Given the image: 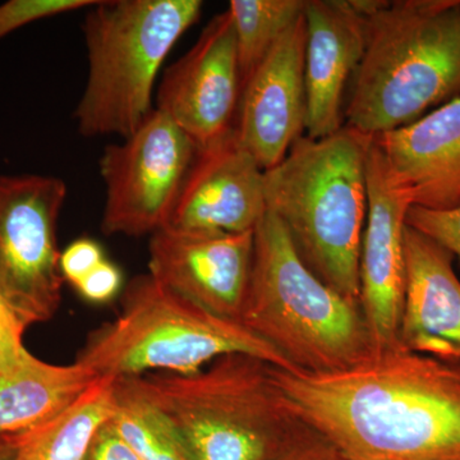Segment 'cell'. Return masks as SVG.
I'll return each mask as SVG.
<instances>
[{
  "label": "cell",
  "mask_w": 460,
  "mask_h": 460,
  "mask_svg": "<svg viewBox=\"0 0 460 460\" xmlns=\"http://www.w3.org/2000/svg\"><path fill=\"white\" fill-rule=\"evenodd\" d=\"M290 413L349 460H460V365L401 347L347 370L275 367Z\"/></svg>",
  "instance_id": "obj_1"
},
{
  "label": "cell",
  "mask_w": 460,
  "mask_h": 460,
  "mask_svg": "<svg viewBox=\"0 0 460 460\" xmlns=\"http://www.w3.org/2000/svg\"><path fill=\"white\" fill-rule=\"evenodd\" d=\"M366 45L344 126L374 136L460 98V0H358Z\"/></svg>",
  "instance_id": "obj_2"
},
{
  "label": "cell",
  "mask_w": 460,
  "mask_h": 460,
  "mask_svg": "<svg viewBox=\"0 0 460 460\" xmlns=\"http://www.w3.org/2000/svg\"><path fill=\"white\" fill-rule=\"evenodd\" d=\"M371 144L348 126L317 140L302 136L263 174L266 211L283 224L305 265L357 304Z\"/></svg>",
  "instance_id": "obj_3"
},
{
  "label": "cell",
  "mask_w": 460,
  "mask_h": 460,
  "mask_svg": "<svg viewBox=\"0 0 460 460\" xmlns=\"http://www.w3.org/2000/svg\"><path fill=\"white\" fill-rule=\"evenodd\" d=\"M239 323L293 370H347L375 352L361 305L317 277L269 211L255 229L252 274Z\"/></svg>",
  "instance_id": "obj_4"
},
{
  "label": "cell",
  "mask_w": 460,
  "mask_h": 460,
  "mask_svg": "<svg viewBox=\"0 0 460 460\" xmlns=\"http://www.w3.org/2000/svg\"><path fill=\"white\" fill-rule=\"evenodd\" d=\"M274 370L259 357L230 353L196 374L126 378L172 420L193 460H274L305 428Z\"/></svg>",
  "instance_id": "obj_5"
},
{
  "label": "cell",
  "mask_w": 460,
  "mask_h": 460,
  "mask_svg": "<svg viewBox=\"0 0 460 460\" xmlns=\"http://www.w3.org/2000/svg\"><path fill=\"white\" fill-rule=\"evenodd\" d=\"M230 353L251 354L295 372L238 321L208 313L145 274L127 284L117 319L90 332L75 362L98 377L190 375Z\"/></svg>",
  "instance_id": "obj_6"
},
{
  "label": "cell",
  "mask_w": 460,
  "mask_h": 460,
  "mask_svg": "<svg viewBox=\"0 0 460 460\" xmlns=\"http://www.w3.org/2000/svg\"><path fill=\"white\" fill-rule=\"evenodd\" d=\"M201 0H98L84 17L89 74L75 111L84 137H128L154 111L157 75Z\"/></svg>",
  "instance_id": "obj_7"
},
{
  "label": "cell",
  "mask_w": 460,
  "mask_h": 460,
  "mask_svg": "<svg viewBox=\"0 0 460 460\" xmlns=\"http://www.w3.org/2000/svg\"><path fill=\"white\" fill-rule=\"evenodd\" d=\"M66 198L60 178L0 175V296L27 328L62 304L57 226Z\"/></svg>",
  "instance_id": "obj_8"
},
{
  "label": "cell",
  "mask_w": 460,
  "mask_h": 460,
  "mask_svg": "<svg viewBox=\"0 0 460 460\" xmlns=\"http://www.w3.org/2000/svg\"><path fill=\"white\" fill-rule=\"evenodd\" d=\"M196 151L155 108L122 144L108 145L99 162L107 190L102 233L141 237L165 228Z\"/></svg>",
  "instance_id": "obj_9"
},
{
  "label": "cell",
  "mask_w": 460,
  "mask_h": 460,
  "mask_svg": "<svg viewBox=\"0 0 460 460\" xmlns=\"http://www.w3.org/2000/svg\"><path fill=\"white\" fill-rule=\"evenodd\" d=\"M255 230L165 228L151 235L148 274L175 295L224 319H241L252 274Z\"/></svg>",
  "instance_id": "obj_10"
},
{
  "label": "cell",
  "mask_w": 460,
  "mask_h": 460,
  "mask_svg": "<svg viewBox=\"0 0 460 460\" xmlns=\"http://www.w3.org/2000/svg\"><path fill=\"white\" fill-rule=\"evenodd\" d=\"M237 39L229 11L206 25L196 44L166 68L156 93V111L195 142L222 137L234 127L241 99Z\"/></svg>",
  "instance_id": "obj_11"
},
{
  "label": "cell",
  "mask_w": 460,
  "mask_h": 460,
  "mask_svg": "<svg viewBox=\"0 0 460 460\" xmlns=\"http://www.w3.org/2000/svg\"><path fill=\"white\" fill-rule=\"evenodd\" d=\"M411 206L387 180L372 141L367 162V217L359 259V305L375 352L399 347L407 263L404 232Z\"/></svg>",
  "instance_id": "obj_12"
},
{
  "label": "cell",
  "mask_w": 460,
  "mask_h": 460,
  "mask_svg": "<svg viewBox=\"0 0 460 460\" xmlns=\"http://www.w3.org/2000/svg\"><path fill=\"white\" fill-rule=\"evenodd\" d=\"M265 171L235 127L198 147L169 217V228L253 232L266 214Z\"/></svg>",
  "instance_id": "obj_13"
},
{
  "label": "cell",
  "mask_w": 460,
  "mask_h": 460,
  "mask_svg": "<svg viewBox=\"0 0 460 460\" xmlns=\"http://www.w3.org/2000/svg\"><path fill=\"white\" fill-rule=\"evenodd\" d=\"M305 49L304 13L242 89L235 131L263 171L279 164L305 131Z\"/></svg>",
  "instance_id": "obj_14"
},
{
  "label": "cell",
  "mask_w": 460,
  "mask_h": 460,
  "mask_svg": "<svg viewBox=\"0 0 460 460\" xmlns=\"http://www.w3.org/2000/svg\"><path fill=\"white\" fill-rule=\"evenodd\" d=\"M305 22V131L317 140L344 126L345 93L365 51L366 14L358 0H307Z\"/></svg>",
  "instance_id": "obj_15"
},
{
  "label": "cell",
  "mask_w": 460,
  "mask_h": 460,
  "mask_svg": "<svg viewBox=\"0 0 460 460\" xmlns=\"http://www.w3.org/2000/svg\"><path fill=\"white\" fill-rule=\"evenodd\" d=\"M387 180L411 208L460 206V98L372 137Z\"/></svg>",
  "instance_id": "obj_16"
},
{
  "label": "cell",
  "mask_w": 460,
  "mask_h": 460,
  "mask_svg": "<svg viewBox=\"0 0 460 460\" xmlns=\"http://www.w3.org/2000/svg\"><path fill=\"white\" fill-rule=\"evenodd\" d=\"M404 247L407 280L399 347L460 365V280L454 256L408 226Z\"/></svg>",
  "instance_id": "obj_17"
},
{
  "label": "cell",
  "mask_w": 460,
  "mask_h": 460,
  "mask_svg": "<svg viewBox=\"0 0 460 460\" xmlns=\"http://www.w3.org/2000/svg\"><path fill=\"white\" fill-rule=\"evenodd\" d=\"M98 378L80 363L53 365L25 349L13 365L0 368V436L54 419Z\"/></svg>",
  "instance_id": "obj_18"
},
{
  "label": "cell",
  "mask_w": 460,
  "mask_h": 460,
  "mask_svg": "<svg viewBox=\"0 0 460 460\" xmlns=\"http://www.w3.org/2000/svg\"><path fill=\"white\" fill-rule=\"evenodd\" d=\"M115 411V378L99 377L57 417L17 434L14 460H84L98 429Z\"/></svg>",
  "instance_id": "obj_19"
},
{
  "label": "cell",
  "mask_w": 460,
  "mask_h": 460,
  "mask_svg": "<svg viewBox=\"0 0 460 460\" xmlns=\"http://www.w3.org/2000/svg\"><path fill=\"white\" fill-rule=\"evenodd\" d=\"M111 425L142 460H193L177 428L127 378H115Z\"/></svg>",
  "instance_id": "obj_20"
},
{
  "label": "cell",
  "mask_w": 460,
  "mask_h": 460,
  "mask_svg": "<svg viewBox=\"0 0 460 460\" xmlns=\"http://www.w3.org/2000/svg\"><path fill=\"white\" fill-rule=\"evenodd\" d=\"M307 0H232L229 13L234 25L241 87L296 21Z\"/></svg>",
  "instance_id": "obj_21"
},
{
  "label": "cell",
  "mask_w": 460,
  "mask_h": 460,
  "mask_svg": "<svg viewBox=\"0 0 460 460\" xmlns=\"http://www.w3.org/2000/svg\"><path fill=\"white\" fill-rule=\"evenodd\" d=\"M96 2L98 0H11L0 5V40L36 21L91 8Z\"/></svg>",
  "instance_id": "obj_22"
},
{
  "label": "cell",
  "mask_w": 460,
  "mask_h": 460,
  "mask_svg": "<svg viewBox=\"0 0 460 460\" xmlns=\"http://www.w3.org/2000/svg\"><path fill=\"white\" fill-rule=\"evenodd\" d=\"M407 226L431 238L460 260V206L447 211L411 208Z\"/></svg>",
  "instance_id": "obj_23"
},
{
  "label": "cell",
  "mask_w": 460,
  "mask_h": 460,
  "mask_svg": "<svg viewBox=\"0 0 460 460\" xmlns=\"http://www.w3.org/2000/svg\"><path fill=\"white\" fill-rule=\"evenodd\" d=\"M104 260V252L98 242L77 239L60 252L59 268L63 279L75 287Z\"/></svg>",
  "instance_id": "obj_24"
},
{
  "label": "cell",
  "mask_w": 460,
  "mask_h": 460,
  "mask_svg": "<svg viewBox=\"0 0 460 460\" xmlns=\"http://www.w3.org/2000/svg\"><path fill=\"white\" fill-rule=\"evenodd\" d=\"M123 286L122 271L113 262L104 260L87 274L75 289L84 301L90 304L104 305L118 296Z\"/></svg>",
  "instance_id": "obj_25"
},
{
  "label": "cell",
  "mask_w": 460,
  "mask_h": 460,
  "mask_svg": "<svg viewBox=\"0 0 460 460\" xmlns=\"http://www.w3.org/2000/svg\"><path fill=\"white\" fill-rule=\"evenodd\" d=\"M274 460H349L332 441L305 426Z\"/></svg>",
  "instance_id": "obj_26"
},
{
  "label": "cell",
  "mask_w": 460,
  "mask_h": 460,
  "mask_svg": "<svg viewBox=\"0 0 460 460\" xmlns=\"http://www.w3.org/2000/svg\"><path fill=\"white\" fill-rule=\"evenodd\" d=\"M27 326L0 296V368L13 365L25 352L23 334Z\"/></svg>",
  "instance_id": "obj_27"
},
{
  "label": "cell",
  "mask_w": 460,
  "mask_h": 460,
  "mask_svg": "<svg viewBox=\"0 0 460 460\" xmlns=\"http://www.w3.org/2000/svg\"><path fill=\"white\" fill-rule=\"evenodd\" d=\"M109 420L93 436L84 460H142Z\"/></svg>",
  "instance_id": "obj_28"
},
{
  "label": "cell",
  "mask_w": 460,
  "mask_h": 460,
  "mask_svg": "<svg viewBox=\"0 0 460 460\" xmlns=\"http://www.w3.org/2000/svg\"><path fill=\"white\" fill-rule=\"evenodd\" d=\"M17 447V434L0 436V460H14Z\"/></svg>",
  "instance_id": "obj_29"
}]
</instances>
